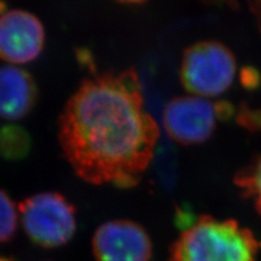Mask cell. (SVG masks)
I'll return each mask as SVG.
<instances>
[{
  "label": "cell",
  "mask_w": 261,
  "mask_h": 261,
  "mask_svg": "<svg viewBox=\"0 0 261 261\" xmlns=\"http://www.w3.org/2000/svg\"><path fill=\"white\" fill-rule=\"evenodd\" d=\"M32 141L25 128L8 124L0 128V156L7 160L25 158L31 150Z\"/></svg>",
  "instance_id": "9"
},
{
  "label": "cell",
  "mask_w": 261,
  "mask_h": 261,
  "mask_svg": "<svg viewBox=\"0 0 261 261\" xmlns=\"http://www.w3.org/2000/svg\"><path fill=\"white\" fill-rule=\"evenodd\" d=\"M20 223L19 208L12 198L0 189V244L14 239Z\"/></svg>",
  "instance_id": "11"
},
{
  "label": "cell",
  "mask_w": 261,
  "mask_h": 261,
  "mask_svg": "<svg viewBox=\"0 0 261 261\" xmlns=\"http://www.w3.org/2000/svg\"><path fill=\"white\" fill-rule=\"evenodd\" d=\"M238 123L250 132H258L261 130V110L251 109L248 106H241L235 113Z\"/></svg>",
  "instance_id": "12"
},
{
  "label": "cell",
  "mask_w": 261,
  "mask_h": 261,
  "mask_svg": "<svg viewBox=\"0 0 261 261\" xmlns=\"http://www.w3.org/2000/svg\"><path fill=\"white\" fill-rule=\"evenodd\" d=\"M235 73L234 54L217 40L195 43L183 53L179 79L191 95L205 98L222 95L232 85Z\"/></svg>",
  "instance_id": "4"
},
{
  "label": "cell",
  "mask_w": 261,
  "mask_h": 261,
  "mask_svg": "<svg viewBox=\"0 0 261 261\" xmlns=\"http://www.w3.org/2000/svg\"><path fill=\"white\" fill-rule=\"evenodd\" d=\"M37 86L28 71L15 64L0 67V118L16 121L34 108Z\"/></svg>",
  "instance_id": "8"
},
{
  "label": "cell",
  "mask_w": 261,
  "mask_h": 261,
  "mask_svg": "<svg viewBox=\"0 0 261 261\" xmlns=\"http://www.w3.org/2000/svg\"><path fill=\"white\" fill-rule=\"evenodd\" d=\"M159 136L133 68L93 72L70 96L58 121L63 158L81 179L93 185L136 186Z\"/></svg>",
  "instance_id": "1"
},
{
  "label": "cell",
  "mask_w": 261,
  "mask_h": 261,
  "mask_svg": "<svg viewBox=\"0 0 261 261\" xmlns=\"http://www.w3.org/2000/svg\"><path fill=\"white\" fill-rule=\"evenodd\" d=\"M207 4H228L230 0H201ZM248 10L254 15L258 30L261 33V0H245Z\"/></svg>",
  "instance_id": "14"
},
{
  "label": "cell",
  "mask_w": 261,
  "mask_h": 261,
  "mask_svg": "<svg viewBox=\"0 0 261 261\" xmlns=\"http://www.w3.org/2000/svg\"><path fill=\"white\" fill-rule=\"evenodd\" d=\"M20 223L37 246L54 249L69 244L77 228L76 209L58 192H42L24 198L19 205Z\"/></svg>",
  "instance_id": "3"
},
{
  "label": "cell",
  "mask_w": 261,
  "mask_h": 261,
  "mask_svg": "<svg viewBox=\"0 0 261 261\" xmlns=\"http://www.w3.org/2000/svg\"><path fill=\"white\" fill-rule=\"evenodd\" d=\"M43 23L25 10L14 9L0 14V59L10 64L36 60L45 46Z\"/></svg>",
  "instance_id": "7"
},
{
  "label": "cell",
  "mask_w": 261,
  "mask_h": 261,
  "mask_svg": "<svg viewBox=\"0 0 261 261\" xmlns=\"http://www.w3.org/2000/svg\"><path fill=\"white\" fill-rule=\"evenodd\" d=\"M0 261H15L14 259L10 258V257H4V256H0Z\"/></svg>",
  "instance_id": "16"
},
{
  "label": "cell",
  "mask_w": 261,
  "mask_h": 261,
  "mask_svg": "<svg viewBox=\"0 0 261 261\" xmlns=\"http://www.w3.org/2000/svg\"><path fill=\"white\" fill-rule=\"evenodd\" d=\"M259 242L236 220L199 216L185 226L168 261H257Z\"/></svg>",
  "instance_id": "2"
},
{
  "label": "cell",
  "mask_w": 261,
  "mask_h": 261,
  "mask_svg": "<svg viewBox=\"0 0 261 261\" xmlns=\"http://www.w3.org/2000/svg\"><path fill=\"white\" fill-rule=\"evenodd\" d=\"M6 10H4V7L2 6V4H0V14H2V13H4Z\"/></svg>",
  "instance_id": "17"
},
{
  "label": "cell",
  "mask_w": 261,
  "mask_h": 261,
  "mask_svg": "<svg viewBox=\"0 0 261 261\" xmlns=\"http://www.w3.org/2000/svg\"><path fill=\"white\" fill-rule=\"evenodd\" d=\"M234 184L239 187L244 198L254 201L255 208L261 216V156L235 174Z\"/></svg>",
  "instance_id": "10"
},
{
  "label": "cell",
  "mask_w": 261,
  "mask_h": 261,
  "mask_svg": "<svg viewBox=\"0 0 261 261\" xmlns=\"http://www.w3.org/2000/svg\"><path fill=\"white\" fill-rule=\"evenodd\" d=\"M119 3L122 4H128V5H135V4H142L145 0H117Z\"/></svg>",
  "instance_id": "15"
},
{
  "label": "cell",
  "mask_w": 261,
  "mask_h": 261,
  "mask_svg": "<svg viewBox=\"0 0 261 261\" xmlns=\"http://www.w3.org/2000/svg\"><path fill=\"white\" fill-rule=\"evenodd\" d=\"M92 251L95 261H150L152 243L141 224L117 219L97 227Z\"/></svg>",
  "instance_id": "6"
},
{
  "label": "cell",
  "mask_w": 261,
  "mask_h": 261,
  "mask_svg": "<svg viewBox=\"0 0 261 261\" xmlns=\"http://www.w3.org/2000/svg\"><path fill=\"white\" fill-rule=\"evenodd\" d=\"M241 83L246 89H255L261 83V75L252 67L244 68L241 72Z\"/></svg>",
  "instance_id": "13"
},
{
  "label": "cell",
  "mask_w": 261,
  "mask_h": 261,
  "mask_svg": "<svg viewBox=\"0 0 261 261\" xmlns=\"http://www.w3.org/2000/svg\"><path fill=\"white\" fill-rule=\"evenodd\" d=\"M233 116L235 108L231 102L189 95L174 97L168 101L163 109L162 122L171 140L191 146L208 141L218 122L227 121Z\"/></svg>",
  "instance_id": "5"
}]
</instances>
